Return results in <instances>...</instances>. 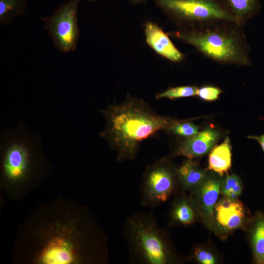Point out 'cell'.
Returning a JSON list of instances; mask_svg holds the SVG:
<instances>
[{
	"label": "cell",
	"instance_id": "obj_12",
	"mask_svg": "<svg viewBox=\"0 0 264 264\" xmlns=\"http://www.w3.org/2000/svg\"><path fill=\"white\" fill-rule=\"evenodd\" d=\"M178 182L183 190L193 189L206 179V172L192 159L188 158L176 169Z\"/></svg>",
	"mask_w": 264,
	"mask_h": 264
},
{
	"label": "cell",
	"instance_id": "obj_9",
	"mask_svg": "<svg viewBox=\"0 0 264 264\" xmlns=\"http://www.w3.org/2000/svg\"><path fill=\"white\" fill-rule=\"evenodd\" d=\"M220 136L218 131L208 128L183 140L178 146L177 154L188 158L200 157L212 149Z\"/></svg>",
	"mask_w": 264,
	"mask_h": 264
},
{
	"label": "cell",
	"instance_id": "obj_23",
	"mask_svg": "<svg viewBox=\"0 0 264 264\" xmlns=\"http://www.w3.org/2000/svg\"><path fill=\"white\" fill-rule=\"evenodd\" d=\"M249 138L255 139L261 145L264 152V134L260 136H250L248 137Z\"/></svg>",
	"mask_w": 264,
	"mask_h": 264
},
{
	"label": "cell",
	"instance_id": "obj_19",
	"mask_svg": "<svg viewBox=\"0 0 264 264\" xmlns=\"http://www.w3.org/2000/svg\"><path fill=\"white\" fill-rule=\"evenodd\" d=\"M198 88L195 86H183L172 87L156 94L157 99L168 98L176 99L180 98L189 97L197 95Z\"/></svg>",
	"mask_w": 264,
	"mask_h": 264
},
{
	"label": "cell",
	"instance_id": "obj_24",
	"mask_svg": "<svg viewBox=\"0 0 264 264\" xmlns=\"http://www.w3.org/2000/svg\"><path fill=\"white\" fill-rule=\"evenodd\" d=\"M129 2L134 6H138L145 4L149 0H128Z\"/></svg>",
	"mask_w": 264,
	"mask_h": 264
},
{
	"label": "cell",
	"instance_id": "obj_20",
	"mask_svg": "<svg viewBox=\"0 0 264 264\" xmlns=\"http://www.w3.org/2000/svg\"><path fill=\"white\" fill-rule=\"evenodd\" d=\"M167 132L178 136L189 138L198 132V127L191 122L176 121Z\"/></svg>",
	"mask_w": 264,
	"mask_h": 264
},
{
	"label": "cell",
	"instance_id": "obj_11",
	"mask_svg": "<svg viewBox=\"0 0 264 264\" xmlns=\"http://www.w3.org/2000/svg\"><path fill=\"white\" fill-rule=\"evenodd\" d=\"M221 181L216 177L211 176L206 178L201 184L195 188V195L199 205L211 220L214 218V209L220 193Z\"/></svg>",
	"mask_w": 264,
	"mask_h": 264
},
{
	"label": "cell",
	"instance_id": "obj_5",
	"mask_svg": "<svg viewBox=\"0 0 264 264\" xmlns=\"http://www.w3.org/2000/svg\"><path fill=\"white\" fill-rule=\"evenodd\" d=\"M152 0L176 28L199 27L221 21L239 23L222 0Z\"/></svg>",
	"mask_w": 264,
	"mask_h": 264
},
{
	"label": "cell",
	"instance_id": "obj_25",
	"mask_svg": "<svg viewBox=\"0 0 264 264\" xmlns=\"http://www.w3.org/2000/svg\"><path fill=\"white\" fill-rule=\"evenodd\" d=\"M98 0H88V1H90V2H95V1H98Z\"/></svg>",
	"mask_w": 264,
	"mask_h": 264
},
{
	"label": "cell",
	"instance_id": "obj_8",
	"mask_svg": "<svg viewBox=\"0 0 264 264\" xmlns=\"http://www.w3.org/2000/svg\"><path fill=\"white\" fill-rule=\"evenodd\" d=\"M146 42L157 54L175 63L183 61L185 55L173 44L169 36L157 24L148 21L144 25Z\"/></svg>",
	"mask_w": 264,
	"mask_h": 264
},
{
	"label": "cell",
	"instance_id": "obj_3",
	"mask_svg": "<svg viewBox=\"0 0 264 264\" xmlns=\"http://www.w3.org/2000/svg\"><path fill=\"white\" fill-rule=\"evenodd\" d=\"M122 235L131 264H169L176 260L167 235L151 212H137L128 216Z\"/></svg>",
	"mask_w": 264,
	"mask_h": 264
},
{
	"label": "cell",
	"instance_id": "obj_14",
	"mask_svg": "<svg viewBox=\"0 0 264 264\" xmlns=\"http://www.w3.org/2000/svg\"><path fill=\"white\" fill-rule=\"evenodd\" d=\"M230 13L243 26L261 8L259 0H222Z\"/></svg>",
	"mask_w": 264,
	"mask_h": 264
},
{
	"label": "cell",
	"instance_id": "obj_10",
	"mask_svg": "<svg viewBox=\"0 0 264 264\" xmlns=\"http://www.w3.org/2000/svg\"><path fill=\"white\" fill-rule=\"evenodd\" d=\"M215 219L218 224L227 230L240 227L245 219L242 203L236 199L225 198L216 204Z\"/></svg>",
	"mask_w": 264,
	"mask_h": 264
},
{
	"label": "cell",
	"instance_id": "obj_13",
	"mask_svg": "<svg viewBox=\"0 0 264 264\" xmlns=\"http://www.w3.org/2000/svg\"><path fill=\"white\" fill-rule=\"evenodd\" d=\"M231 167V147L228 137L214 147L209 155L208 168L222 176Z\"/></svg>",
	"mask_w": 264,
	"mask_h": 264
},
{
	"label": "cell",
	"instance_id": "obj_4",
	"mask_svg": "<svg viewBox=\"0 0 264 264\" xmlns=\"http://www.w3.org/2000/svg\"><path fill=\"white\" fill-rule=\"evenodd\" d=\"M41 137L22 122L14 128H3L0 132L2 172L11 182H21L34 174L42 157Z\"/></svg>",
	"mask_w": 264,
	"mask_h": 264
},
{
	"label": "cell",
	"instance_id": "obj_2",
	"mask_svg": "<svg viewBox=\"0 0 264 264\" xmlns=\"http://www.w3.org/2000/svg\"><path fill=\"white\" fill-rule=\"evenodd\" d=\"M242 26L221 21L199 27L176 28L168 35L191 45L211 61L222 65L249 66V45Z\"/></svg>",
	"mask_w": 264,
	"mask_h": 264
},
{
	"label": "cell",
	"instance_id": "obj_7",
	"mask_svg": "<svg viewBox=\"0 0 264 264\" xmlns=\"http://www.w3.org/2000/svg\"><path fill=\"white\" fill-rule=\"evenodd\" d=\"M81 0H69L59 7L51 16L41 18L54 45L63 52L76 48L80 36L77 9Z\"/></svg>",
	"mask_w": 264,
	"mask_h": 264
},
{
	"label": "cell",
	"instance_id": "obj_18",
	"mask_svg": "<svg viewBox=\"0 0 264 264\" xmlns=\"http://www.w3.org/2000/svg\"><path fill=\"white\" fill-rule=\"evenodd\" d=\"M242 191L241 180L235 174L227 176L221 181L220 192L226 198L236 199Z\"/></svg>",
	"mask_w": 264,
	"mask_h": 264
},
{
	"label": "cell",
	"instance_id": "obj_1",
	"mask_svg": "<svg viewBox=\"0 0 264 264\" xmlns=\"http://www.w3.org/2000/svg\"><path fill=\"white\" fill-rule=\"evenodd\" d=\"M101 111L106 123L100 135L116 152L119 162L135 159L144 140L167 131L177 121L157 114L146 102L130 95Z\"/></svg>",
	"mask_w": 264,
	"mask_h": 264
},
{
	"label": "cell",
	"instance_id": "obj_22",
	"mask_svg": "<svg viewBox=\"0 0 264 264\" xmlns=\"http://www.w3.org/2000/svg\"><path fill=\"white\" fill-rule=\"evenodd\" d=\"M194 257L202 264H214L215 258L211 253L199 247H196L194 250Z\"/></svg>",
	"mask_w": 264,
	"mask_h": 264
},
{
	"label": "cell",
	"instance_id": "obj_16",
	"mask_svg": "<svg viewBox=\"0 0 264 264\" xmlns=\"http://www.w3.org/2000/svg\"><path fill=\"white\" fill-rule=\"evenodd\" d=\"M251 242L256 263L264 264V215L258 213L255 219L251 233Z\"/></svg>",
	"mask_w": 264,
	"mask_h": 264
},
{
	"label": "cell",
	"instance_id": "obj_17",
	"mask_svg": "<svg viewBox=\"0 0 264 264\" xmlns=\"http://www.w3.org/2000/svg\"><path fill=\"white\" fill-rule=\"evenodd\" d=\"M25 0H0V25L10 23L16 17L25 13Z\"/></svg>",
	"mask_w": 264,
	"mask_h": 264
},
{
	"label": "cell",
	"instance_id": "obj_15",
	"mask_svg": "<svg viewBox=\"0 0 264 264\" xmlns=\"http://www.w3.org/2000/svg\"><path fill=\"white\" fill-rule=\"evenodd\" d=\"M174 203L170 215L171 223L184 225L193 223L195 220V212L192 200L182 196Z\"/></svg>",
	"mask_w": 264,
	"mask_h": 264
},
{
	"label": "cell",
	"instance_id": "obj_6",
	"mask_svg": "<svg viewBox=\"0 0 264 264\" xmlns=\"http://www.w3.org/2000/svg\"><path fill=\"white\" fill-rule=\"evenodd\" d=\"M178 181L176 169L165 158L148 166L140 189V203L154 208L166 202L174 192Z\"/></svg>",
	"mask_w": 264,
	"mask_h": 264
},
{
	"label": "cell",
	"instance_id": "obj_21",
	"mask_svg": "<svg viewBox=\"0 0 264 264\" xmlns=\"http://www.w3.org/2000/svg\"><path fill=\"white\" fill-rule=\"evenodd\" d=\"M222 90L212 85H205L198 88L197 95L200 99L206 101H213L219 99Z\"/></svg>",
	"mask_w": 264,
	"mask_h": 264
}]
</instances>
